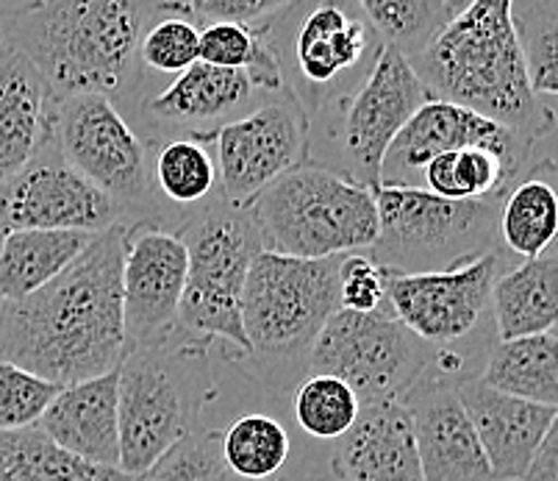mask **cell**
I'll use <instances>...</instances> for the list:
<instances>
[{
  "instance_id": "obj_6",
  "label": "cell",
  "mask_w": 558,
  "mask_h": 481,
  "mask_svg": "<svg viewBox=\"0 0 558 481\" xmlns=\"http://www.w3.org/2000/svg\"><path fill=\"white\" fill-rule=\"evenodd\" d=\"M179 237L190 260L179 326L206 342L222 339L236 351L253 353L242 326V290L264 242L251 209L220 195L192 215Z\"/></svg>"
},
{
  "instance_id": "obj_21",
  "label": "cell",
  "mask_w": 558,
  "mask_h": 481,
  "mask_svg": "<svg viewBox=\"0 0 558 481\" xmlns=\"http://www.w3.org/2000/svg\"><path fill=\"white\" fill-rule=\"evenodd\" d=\"M331 473L337 481H425L400 398L362 404L356 423L337 440Z\"/></svg>"
},
{
  "instance_id": "obj_43",
  "label": "cell",
  "mask_w": 558,
  "mask_h": 481,
  "mask_svg": "<svg viewBox=\"0 0 558 481\" xmlns=\"http://www.w3.org/2000/svg\"><path fill=\"white\" fill-rule=\"evenodd\" d=\"M7 50V28H3V20H0V53Z\"/></svg>"
},
{
  "instance_id": "obj_33",
  "label": "cell",
  "mask_w": 558,
  "mask_h": 481,
  "mask_svg": "<svg viewBox=\"0 0 558 481\" xmlns=\"http://www.w3.org/2000/svg\"><path fill=\"white\" fill-rule=\"evenodd\" d=\"M292 409H295V420L303 432L317 440L337 443L356 423L362 401L342 378L314 373V376L303 378L301 387L295 389Z\"/></svg>"
},
{
  "instance_id": "obj_15",
  "label": "cell",
  "mask_w": 558,
  "mask_h": 481,
  "mask_svg": "<svg viewBox=\"0 0 558 481\" xmlns=\"http://www.w3.org/2000/svg\"><path fill=\"white\" fill-rule=\"evenodd\" d=\"M500 265L504 253L495 248L450 270L392 273L387 303L392 315L428 346L459 342L478 328L486 309H492V287Z\"/></svg>"
},
{
  "instance_id": "obj_35",
  "label": "cell",
  "mask_w": 558,
  "mask_h": 481,
  "mask_svg": "<svg viewBox=\"0 0 558 481\" xmlns=\"http://www.w3.org/2000/svg\"><path fill=\"white\" fill-rule=\"evenodd\" d=\"M514 20L531 87L539 98L558 95V0H534Z\"/></svg>"
},
{
  "instance_id": "obj_12",
  "label": "cell",
  "mask_w": 558,
  "mask_h": 481,
  "mask_svg": "<svg viewBox=\"0 0 558 481\" xmlns=\"http://www.w3.org/2000/svg\"><path fill=\"white\" fill-rule=\"evenodd\" d=\"M117 376L120 470L136 476L192 432L195 401L184 368L165 351V342L131 348Z\"/></svg>"
},
{
  "instance_id": "obj_36",
  "label": "cell",
  "mask_w": 558,
  "mask_h": 481,
  "mask_svg": "<svg viewBox=\"0 0 558 481\" xmlns=\"http://www.w3.org/2000/svg\"><path fill=\"white\" fill-rule=\"evenodd\" d=\"M220 450V432H195L167 448L148 470L131 476L129 481H228Z\"/></svg>"
},
{
  "instance_id": "obj_24",
  "label": "cell",
  "mask_w": 558,
  "mask_h": 481,
  "mask_svg": "<svg viewBox=\"0 0 558 481\" xmlns=\"http://www.w3.org/2000/svg\"><path fill=\"white\" fill-rule=\"evenodd\" d=\"M497 242L520 260L558 248V161H531L500 197Z\"/></svg>"
},
{
  "instance_id": "obj_14",
  "label": "cell",
  "mask_w": 558,
  "mask_h": 481,
  "mask_svg": "<svg viewBox=\"0 0 558 481\" xmlns=\"http://www.w3.org/2000/svg\"><path fill=\"white\" fill-rule=\"evenodd\" d=\"M125 223L123 209L64 161L50 143L0 190V231H98Z\"/></svg>"
},
{
  "instance_id": "obj_5",
  "label": "cell",
  "mask_w": 558,
  "mask_h": 481,
  "mask_svg": "<svg viewBox=\"0 0 558 481\" xmlns=\"http://www.w3.org/2000/svg\"><path fill=\"white\" fill-rule=\"evenodd\" d=\"M247 209L264 248L283 256L326 260L378 240L375 192L312 159L264 187Z\"/></svg>"
},
{
  "instance_id": "obj_25",
  "label": "cell",
  "mask_w": 558,
  "mask_h": 481,
  "mask_svg": "<svg viewBox=\"0 0 558 481\" xmlns=\"http://www.w3.org/2000/svg\"><path fill=\"white\" fill-rule=\"evenodd\" d=\"M492 315L500 339L558 328V248L497 276Z\"/></svg>"
},
{
  "instance_id": "obj_17",
  "label": "cell",
  "mask_w": 558,
  "mask_h": 481,
  "mask_svg": "<svg viewBox=\"0 0 558 481\" xmlns=\"http://www.w3.org/2000/svg\"><path fill=\"white\" fill-rule=\"evenodd\" d=\"M186 245L156 220L129 226L123 256V321L131 348L161 346L179 323L186 287Z\"/></svg>"
},
{
  "instance_id": "obj_3",
  "label": "cell",
  "mask_w": 558,
  "mask_h": 481,
  "mask_svg": "<svg viewBox=\"0 0 558 481\" xmlns=\"http://www.w3.org/2000/svg\"><path fill=\"white\" fill-rule=\"evenodd\" d=\"M161 0H45L3 20L7 45L39 70L56 98L98 93L131 111L150 84L140 39Z\"/></svg>"
},
{
  "instance_id": "obj_41",
  "label": "cell",
  "mask_w": 558,
  "mask_h": 481,
  "mask_svg": "<svg viewBox=\"0 0 558 481\" xmlns=\"http://www.w3.org/2000/svg\"><path fill=\"white\" fill-rule=\"evenodd\" d=\"M45 0H0V20L17 17V14L32 12V9L43 7Z\"/></svg>"
},
{
  "instance_id": "obj_23",
  "label": "cell",
  "mask_w": 558,
  "mask_h": 481,
  "mask_svg": "<svg viewBox=\"0 0 558 481\" xmlns=\"http://www.w3.org/2000/svg\"><path fill=\"white\" fill-rule=\"evenodd\" d=\"M117 371L64 387L45 409L37 426L78 459L120 470V423H117Z\"/></svg>"
},
{
  "instance_id": "obj_34",
  "label": "cell",
  "mask_w": 558,
  "mask_h": 481,
  "mask_svg": "<svg viewBox=\"0 0 558 481\" xmlns=\"http://www.w3.org/2000/svg\"><path fill=\"white\" fill-rule=\"evenodd\" d=\"M356 3L380 43L395 45L405 56L414 53L450 14L436 0H356Z\"/></svg>"
},
{
  "instance_id": "obj_30",
  "label": "cell",
  "mask_w": 558,
  "mask_h": 481,
  "mask_svg": "<svg viewBox=\"0 0 558 481\" xmlns=\"http://www.w3.org/2000/svg\"><path fill=\"white\" fill-rule=\"evenodd\" d=\"M517 173L486 148H459L436 154L420 173V190L450 201H486L509 190Z\"/></svg>"
},
{
  "instance_id": "obj_7",
  "label": "cell",
  "mask_w": 558,
  "mask_h": 481,
  "mask_svg": "<svg viewBox=\"0 0 558 481\" xmlns=\"http://www.w3.org/2000/svg\"><path fill=\"white\" fill-rule=\"evenodd\" d=\"M373 192L378 240L367 253L387 270H450L497 248V209L504 195L450 201L420 187L387 184Z\"/></svg>"
},
{
  "instance_id": "obj_42",
  "label": "cell",
  "mask_w": 558,
  "mask_h": 481,
  "mask_svg": "<svg viewBox=\"0 0 558 481\" xmlns=\"http://www.w3.org/2000/svg\"><path fill=\"white\" fill-rule=\"evenodd\" d=\"M436 3H439V7L448 9V12H453V9H456V7H461V3H464V0H436Z\"/></svg>"
},
{
  "instance_id": "obj_45",
  "label": "cell",
  "mask_w": 558,
  "mask_h": 481,
  "mask_svg": "<svg viewBox=\"0 0 558 481\" xmlns=\"http://www.w3.org/2000/svg\"><path fill=\"white\" fill-rule=\"evenodd\" d=\"M0 245H3V231H0Z\"/></svg>"
},
{
  "instance_id": "obj_16",
  "label": "cell",
  "mask_w": 558,
  "mask_h": 481,
  "mask_svg": "<svg viewBox=\"0 0 558 481\" xmlns=\"http://www.w3.org/2000/svg\"><path fill=\"white\" fill-rule=\"evenodd\" d=\"M459 148H486L522 176L531 165L534 143L466 106L430 98L411 115L384 156L380 184L420 187L425 161L436 154Z\"/></svg>"
},
{
  "instance_id": "obj_40",
  "label": "cell",
  "mask_w": 558,
  "mask_h": 481,
  "mask_svg": "<svg viewBox=\"0 0 558 481\" xmlns=\"http://www.w3.org/2000/svg\"><path fill=\"white\" fill-rule=\"evenodd\" d=\"M522 481H558V409Z\"/></svg>"
},
{
  "instance_id": "obj_19",
  "label": "cell",
  "mask_w": 558,
  "mask_h": 481,
  "mask_svg": "<svg viewBox=\"0 0 558 481\" xmlns=\"http://www.w3.org/2000/svg\"><path fill=\"white\" fill-rule=\"evenodd\" d=\"M439 364L411 384L400 398L409 409L420 468L425 481H495L473 420L459 398L456 382Z\"/></svg>"
},
{
  "instance_id": "obj_8",
  "label": "cell",
  "mask_w": 558,
  "mask_h": 481,
  "mask_svg": "<svg viewBox=\"0 0 558 481\" xmlns=\"http://www.w3.org/2000/svg\"><path fill=\"white\" fill-rule=\"evenodd\" d=\"M339 262L258 251L242 290V326L251 351L287 359L308 351L339 309Z\"/></svg>"
},
{
  "instance_id": "obj_4",
  "label": "cell",
  "mask_w": 558,
  "mask_h": 481,
  "mask_svg": "<svg viewBox=\"0 0 558 481\" xmlns=\"http://www.w3.org/2000/svg\"><path fill=\"white\" fill-rule=\"evenodd\" d=\"M262 25L283 87L312 120L362 87L384 48L356 0H287Z\"/></svg>"
},
{
  "instance_id": "obj_18",
  "label": "cell",
  "mask_w": 558,
  "mask_h": 481,
  "mask_svg": "<svg viewBox=\"0 0 558 481\" xmlns=\"http://www.w3.org/2000/svg\"><path fill=\"white\" fill-rule=\"evenodd\" d=\"M264 93L245 70H228L197 59L184 73L148 93L125 118L148 143L167 134H192L215 140L226 123L245 115Z\"/></svg>"
},
{
  "instance_id": "obj_32",
  "label": "cell",
  "mask_w": 558,
  "mask_h": 481,
  "mask_svg": "<svg viewBox=\"0 0 558 481\" xmlns=\"http://www.w3.org/2000/svg\"><path fill=\"white\" fill-rule=\"evenodd\" d=\"M228 473L245 481H270L289 459L287 429L270 414H242L220 434Z\"/></svg>"
},
{
  "instance_id": "obj_20",
  "label": "cell",
  "mask_w": 558,
  "mask_h": 481,
  "mask_svg": "<svg viewBox=\"0 0 558 481\" xmlns=\"http://www.w3.org/2000/svg\"><path fill=\"white\" fill-rule=\"evenodd\" d=\"M456 389L473 420L495 481L525 479L556 409L500 393L478 376H461Z\"/></svg>"
},
{
  "instance_id": "obj_13",
  "label": "cell",
  "mask_w": 558,
  "mask_h": 481,
  "mask_svg": "<svg viewBox=\"0 0 558 481\" xmlns=\"http://www.w3.org/2000/svg\"><path fill=\"white\" fill-rule=\"evenodd\" d=\"M211 145L222 197L247 206L264 187L312 159V118L295 95L278 89L222 125Z\"/></svg>"
},
{
  "instance_id": "obj_31",
  "label": "cell",
  "mask_w": 558,
  "mask_h": 481,
  "mask_svg": "<svg viewBox=\"0 0 558 481\" xmlns=\"http://www.w3.org/2000/svg\"><path fill=\"white\" fill-rule=\"evenodd\" d=\"M201 28L203 25L186 12L184 0H161L159 14L140 39V68L150 93L161 79L184 73L201 59Z\"/></svg>"
},
{
  "instance_id": "obj_10",
  "label": "cell",
  "mask_w": 558,
  "mask_h": 481,
  "mask_svg": "<svg viewBox=\"0 0 558 481\" xmlns=\"http://www.w3.org/2000/svg\"><path fill=\"white\" fill-rule=\"evenodd\" d=\"M434 359V346L395 315L353 309H337L308 348L312 371L348 382L362 404L403 398Z\"/></svg>"
},
{
  "instance_id": "obj_2",
  "label": "cell",
  "mask_w": 558,
  "mask_h": 481,
  "mask_svg": "<svg viewBox=\"0 0 558 481\" xmlns=\"http://www.w3.org/2000/svg\"><path fill=\"white\" fill-rule=\"evenodd\" d=\"M430 98L466 106L539 143L558 125L527 81L514 0H464L409 56Z\"/></svg>"
},
{
  "instance_id": "obj_37",
  "label": "cell",
  "mask_w": 558,
  "mask_h": 481,
  "mask_svg": "<svg viewBox=\"0 0 558 481\" xmlns=\"http://www.w3.org/2000/svg\"><path fill=\"white\" fill-rule=\"evenodd\" d=\"M62 389L20 364L0 362V432L37 426Z\"/></svg>"
},
{
  "instance_id": "obj_44",
  "label": "cell",
  "mask_w": 558,
  "mask_h": 481,
  "mask_svg": "<svg viewBox=\"0 0 558 481\" xmlns=\"http://www.w3.org/2000/svg\"><path fill=\"white\" fill-rule=\"evenodd\" d=\"M228 481H245V479H236V476H231V479H228Z\"/></svg>"
},
{
  "instance_id": "obj_9",
  "label": "cell",
  "mask_w": 558,
  "mask_h": 481,
  "mask_svg": "<svg viewBox=\"0 0 558 481\" xmlns=\"http://www.w3.org/2000/svg\"><path fill=\"white\" fill-rule=\"evenodd\" d=\"M425 100H430V95L417 70L411 68L409 56L395 45H384L362 87L323 111L333 115V123L323 129V143L331 145V154L319 165L367 190H378L389 145Z\"/></svg>"
},
{
  "instance_id": "obj_26",
  "label": "cell",
  "mask_w": 558,
  "mask_h": 481,
  "mask_svg": "<svg viewBox=\"0 0 558 481\" xmlns=\"http://www.w3.org/2000/svg\"><path fill=\"white\" fill-rule=\"evenodd\" d=\"M150 184L156 197L167 201L186 215H197L220 197V170H217L211 140L192 134H167L150 143Z\"/></svg>"
},
{
  "instance_id": "obj_11",
  "label": "cell",
  "mask_w": 558,
  "mask_h": 481,
  "mask_svg": "<svg viewBox=\"0 0 558 481\" xmlns=\"http://www.w3.org/2000/svg\"><path fill=\"white\" fill-rule=\"evenodd\" d=\"M53 143L68 165L123 209V217L156 209L150 143L111 98L86 93L59 100Z\"/></svg>"
},
{
  "instance_id": "obj_27",
  "label": "cell",
  "mask_w": 558,
  "mask_h": 481,
  "mask_svg": "<svg viewBox=\"0 0 558 481\" xmlns=\"http://www.w3.org/2000/svg\"><path fill=\"white\" fill-rule=\"evenodd\" d=\"M95 235L86 231H9L0 245V296L23 301L75 262Z\"/></svg>"
},
{
  "instance_id": "obj_29",
  "label": "cell",
  "mask_w": 558,
  "mask_h": 481,
  "mask_svg": "<svg viewBox=\"0 0 558 481\" xmlns=\"http://www.w3.org/2000/svg\"><path fill=\"white\" fill-rule=\"evenodd\" d=\"M123 470L98 468L56 445L39 426L0 432V481H129Z\"/></svg>"
},
{
  "instance_id": "obj_46",
  "label": "cell",
  "mask_w": 558,
  "mask_h": 481,
  "mask_svg": "<svg viewBox=\"0 0 558 481\" xmlns=\"http://www.w3.org/2000/svg\"><path fill=\"white\" fill-rule=\"evenodd\" d=\"M0 303H3V296H0Z\"/></svg>"
},
{
  "instance_id": "obj_1",
  "label": "cell",
  "mask_w": 558,
  "mask_h": 481,
  "mask_svg": "<svg viewBox=\"0 0 558 481\" xmlns=\"http://www.w3.org/2000/svg\"><path fill=\"white\" fill-rule=\"evenodd\" d=\"M129 223L93 242L43 290L0 303V362H14L59 387L120 368L129 353L123 256Z\"/></svg>"
},
{
  "instance_id": "obj_22",
  "label": "cell",
  "mask_w": 558,
  "mask_h": 481,
  "mask_svg": "<svg viewBox=\"0 0 558 481\" xmlns=\"http://www.w3.org/2000/svg\"><path fill=\"white\" fill-rule=\"evenodd\" d=\"M59 100L20 50L0 53V190L53 143Z\"/></svg>"
},
{
  "instance_id": "obj_39",
  "label": "cell",
  "mask_w": 558,
  "mask_h": 481,
  "mask_svg": "<svg viewBox=\"0 0 558 481\" xmlns=\"http://www.w3.org/2000/svg\"><path fill=\"white\" fill-rule=\"evenodd\" d=\"M287 0H184L186 12L201 25L245 23L262 25L283 7Z\"/></svg>"
},
{
  "instance_id": "obj_38",
  "label": "cell",
  "mask_w": 558,
  "mask_h": 481,
  "mask_svg": "<svg viewBox=\"0 0 558 481\" xmlns=\"http://www.w3.org/2000/svg\"><path fill=\"white\" fill-rule=\"evenodd\" d=\"M389 276L392 270L378 265L367 251L344 253L339 262V309L380 312L387 303Z\"/></svg>"
},
{
  "instance_id": "obj_28",
  "label": "cell",
  "mask_w": 558,
  "mask_h": 481,
  "mask_svg": "<svg viewBox=\"0 0 558 481\" xmlns=\"http://www.w3.org/2000/svg\"><path fill=\"white\" fill-rule=\"evenodd\" d=\"M478 378L500 393L558 409V334L497 339Z\"/></svg>"
}]
</instances>
